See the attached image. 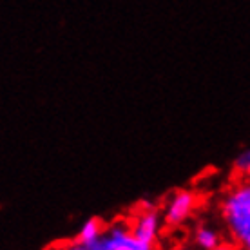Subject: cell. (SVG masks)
Here are the masks:
<instances>
[{
    "label": "cell",
    "mask_w": 250,
    "mask_h": 250,
    "mask_svg": "<svg viewBox=\"0 0 250 250\" xmlns=\"http://www.w3.org/2000/svg\"><path fill=\"white\" fill-rule=\"evenodd\" d=\"M105 227L107 225H104V221L98 218L85 219L82 223L78 234H76V239H80V241H83V243L87 245H93L94 241H98L102 238V234L105 232Z\"/></svg>",
    "instance_id": "6"
},
{
    "label": "cell",
    "mask_w": 250,
    "mask_h": 250,
    "mask_svg": "<svg viewBox=\"0 0 250 250\" xmlns=\"http://www.w3.org/2000/svg\"><path fill=\"white\" fill-rule=\"evenodd\" d=\"M93 250H154V245L142 241L131 230V223L118 219L105 227L98 241L91 245Z\"/></svg>",
    "instance_id": "2"
},
{
    "label": "cell",
    "mask_w": 250,
    "mask_h": 250,
    "mask_svg": "<svg viewBox=\"0 0 250 250\" xmlns=\"http://www.w3.org/2000/svg\"><path fill=\"white\" fill-rule=\"evenodd\" d=\"M51 250H58V247H55V249H51Z\"/></svg>",
    "instance_id": "11"
},
{
    "label": "cell",
    "mask_w": 250,
    "mask_h": 250,
    "mask_svg": "<svg viewBox=\"0 0 250 250\" xmlns=\"http://www.w3.org/2000/svg\"><path fill=\"white\" fill-rule=\"evenodd\" d=\"M129 223H131V230L136 238L154 245L156 239L160 238L162 225L165 221H163V214L158 212L154 207H144Z\"/></svg>",
    "instance_id": "4"
},
{
    "label": "cell",
    "mask_w": 250,
    "mask_h": 250,
    "mask_svg": "<svg viewBox=\"0 0 250 250\" xmlns=\"http://www.w3.org/2000/svg\"><path fill=\"white\" fill-rule=\"evenodd\" d=\"M58 250H93L91 245L83 243L80 239H71V241H65V243L58 245Z\"/></svg>",
    "instance_id": "8"
},
{
    "label": "cell",
    "mask_w": 250,
    "mask_h": 250,
    "mask_svg": "<svg viewBox=\"0 0 250 250\" xmlns=\"http://www.w3.org/2000/svg\"><path fill=\"white\" fill-rule=\"evenodd\" d=\"M198 198L192 190H176L167 198L163 208V221L169 227H182L196 210Z\"/></svg>",
    "instance_id": "3"
},
{
    "label": "cell",
    "mask_w": 250,
    "mask_h": 250,
    "mask_svg": "<svg viewBox=\"0 0 250 250\" xmlns=\"http://www.w3.org/2000/svg\"><path fill=\"white\" fill-rule=\"evenodd\" d=\"M178 250H190V249H187V247H182V249H178Z\"/></svg>",
    "instance_id": "10"
},
{
    "label": "cell",
    "mask_w": 250,
    "mask_h": 250,
    "mask_svg": "<svg viewBox=\"0 0 250 250\" xmlns=\"http://www.w3.org/2000/svg\"><path fill=\"white\" fill-rule=\"evenodd\" d=\"M214 250H232V249L229 247V245H223V243H221V245L218 247V249H214Z\"/></svg>",
    "instance_id": "9"
},
{
    "label": "cell",
    "mask_w": 250,
    "mask_h": 250,
    "mask_svg": "<svg viewBox=\"0 0 250 250\" xmlns=\"http://www.w3.org/2000/svg\"><path fill=\"white\" fill-rule=\"evenodd\" d=\"M219 214L232 241L241 250H250V180L239 178L227 187Z\"/></svg>",
    "instance_id": "1"
},
{
    "label": "cell",
    "mask_w": 250,
    "mask_h": 250,
    "mask_svg": "<svg viewBox=\"0 0 250 250\" xmlns=\"http://www.w3.org/2000/svg\"><path fill=\"white\" fill-rule=\"evenodd\" d=\"M194 245L200 250H214L221 245V234L212 225H200L194 232Z\"/></svg>",
    "instance_id": "5"
},
{
    "label": "cell",
    "mask_w": 250,
    "mask_h": 250,
    "mask_svg": "<svg viewBox=\"0 0 250 250\" xmlns=\"http://www.w3.org/2000/svg\"><path fill=\"white\" fill-rule=\"evenodd\" d=\"M232 169H234V172H236L238 178H247V180H250V149L241 150L238 156L234 158Z\"/></svg>",
    "instance_id": "7"
}]
</instances>
